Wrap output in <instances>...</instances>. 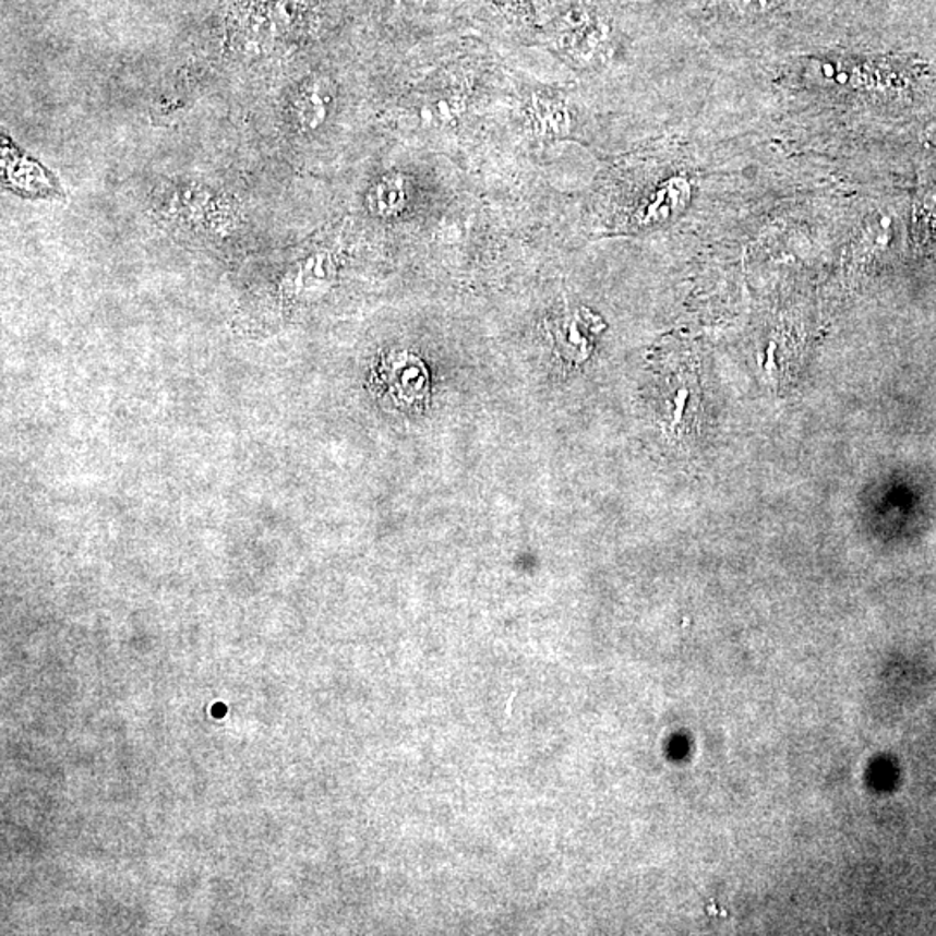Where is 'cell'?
I'll list each match as a JSON object with an SVG mask.
<instances>
[{"label": "cell", "instance_id": "cell-2", "mask_svg": "<svg viewBox=\"0 0 936 936\" xmlns=\"http://www.w3.org/2000/svg\"><path fill=\"white\" fill-rule=\"evenodd\" d=\"M536 129L540 134H565L569 127V117L562 106L550 101H535Z\"/></svg>", "mask_w": 936, "mask_h": 936}, {"label": "cell", "instance_id": "cell-1", "mask_svg": "<svg viewBox=\"0 0 936 936\" xmlns=\"http://www.w3.org/2000/svg\"><path fill=\"white\" fill-rule=\"evenodd\" d=\"M370 200H372L370 205H372L376 214L393 216V214H397V212L405 207V182H403L399 176H391V178L382 179L376 184L375 190L372 191Z\"/></svg>", "mask_w": 936, "mask_h": 936}, {"label": "cell", "instance_id": "cell-3", "mask_svg": "<svg viewBox=\"0 0 936 936\" xmlns=\"http://www.w3.org/2000/svg\"><path fill=\"white\" fill-rule=\"evenodd\" d=\"M326 111H328V93L326 87L320 84H312L309 89H305L302 101H300V117L305 127L320 125L325 120Z\"/></svg>", "mask_w": 936, "mask_h": 936}]
</instances>
